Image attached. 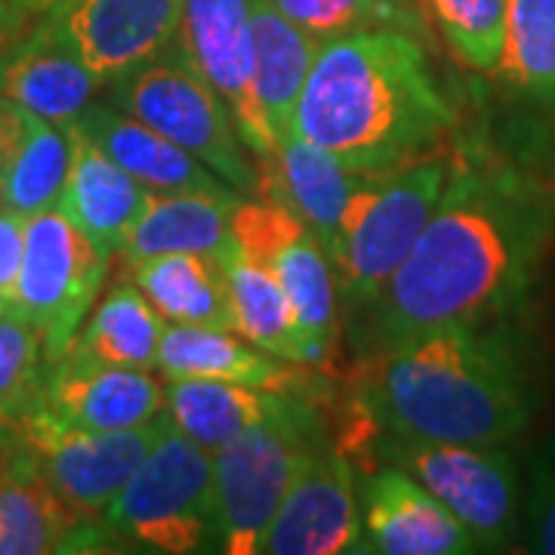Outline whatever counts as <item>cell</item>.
<instances>
[{"instance_id":"obj_3","label":"cell","mask_w":555,"mask_h":555,"mask_svg":"<svg viewBox=\"0 0 555 555\" xmlns=\"http://www.w3.org/2000/svg\"><path fill=\"white\" fill-rule=\"evenodd\" d=\"M358 411L389 438L503 444L528 426L531 392L500 334L448 324L364 361Z\"/></svg>"},{"instance_id":"obj_7","label":"cell","mask_w":555,"mask_h":555,"mask_svg":"<svg viewBox=\"0 0 555 555\" xmlns=\"http://www.w3.org/2000/svg\"><path fill=\"white\" fill-rule=\"evenodd\" d=\"M108 100L192 152L238 195L259 192L257 160H250L229 105L177 50L112 80Z\"/></svg>"},{"instance_id":"obj_35","label":"cell","mask_w":555,"mask_h":555,"mask_svg":"<svg viewBox=\"0 0 555 555\" xmlns=\"http://www.w3.org/2000/svg\"><path fill=\"white\" fill-rule=\"evenodd\" d=\"M22 254H25V219L0 207V315L16 309Z\"/></svg>"},{"instance_id":"obj_18","label":"cell","mask_w":555,"mask_h":555,"mask_svg":"<svg viewBox=\"0 0 555 555\" xmlns=\"http://www.w3.org/2000/svg\"><path fill=\"white\" fill-rule=\"evenodd\" d=\"M75 127H80L152 192H235L192 152H185L155 127L120 112L115 102H90L78 115Z\"/></svg>"},{"instance_id":"obj_37","label":"cell","mask_w":555,"mask_h":555,"mask_svg":"<svg viewBox=\"0 0 555 555\" xmlns=\"http://www.w3.org/2000/svg\"><path fill=\"white\" fill-rule=\"evenodd\" d=\"M20 426L22 411H13V408H3L0 404V454L20 444Z\"/></svg>"},{"instance_id":"obj_38","label":"cell","mask_w":555,"mask_h":555,"mask_svg":"<svg viewBox=\"0 0 555 555\" xmlns=\"http://www.w3.org/2000/svg\"><path fill=\"white\" fill-rule=\"evenodd\" d=\"M20 25L13 22L10 16V10H7V3H0V65L7 60V53L13 50V43L20 40Z\"/></svg>"},{"instance_id":"obj_6","label":"cell","mask_w":555,"mask_h":555,"mask_svg":"<svg viewBox=\"0 0 555 555\" xmlns=\"http://www.w3.org/2000/svg\"><path fill=\"white\" fill-rule=\"evenodd\" d=\"M102 521L152 553H201L207 540H217L214 451L182 436L173 420H167Z\"/></svg>"},{"instance_id":"obj_16","label":"cell","mask_w":555,"mask_h":555,"mask_svg":"<svg viewBox=\"0 0 555 555\" xmlns=\"http://www.w3.org/2000/svg\"><path fill=\"white\" fill-rule=\"evenodd\" d=\"M361 528L367 543L358 553L463 555L478 550L466 525L398 466L367 478L361 496Z\"/></svg>"},{"instance_id":"obj_29","label":"cell","mask_w":555,"mask_h":555,"mask_svg":"<svg viewBox=\"0 0 555 555\" xmlns=\"http://www.w3.org/2000/svg\"><path fill=\"white\" fill-rule=\"evenodd\" d=\"M164 331L167 318L145 299L137 284H115L87 318V324L78 327L65 352L152 371L158 367Z\"/></svg>"},{"instance_id":"obj_5","label":"cell","mask_w":555,"mask_h":555,"mask_svg":"<svg viewBox=\"0 0 555 555\" xmlns=\"http://www.w3.org/2000/svg\"><path fill=\"white\" fill-rule=\"evenodd\" d=\"M321 448V416L306 396L244 429L214 454L217 543L229 555L262 553V537L302 463Z\"/></svg>"},{"instance_id":"obj_19","label":"cell","mask_w":555,"mask_h":555,"mask_svg":"<svg viewBox=\"0 0 555 555\" xmlns=\"http://www.w3.org/2000/svg\"><path fill=\"white\" fill-rule=\"evenodd\" d=\"M100 80L43 22L13 43L0 65V100L53 124H75L93 102Z\"/></svg>"},{"instance_id":"obj_4","label":"cell","mask_w":555,"mask_h":555,"mask_svg":"<svg viewBox=\"0 0 555 555\" xmlns=\"http://www.w3.org/2000/svg\"><path fill=\"white\" fill-rule=\"evenodd\" d=\"M456 164L448 158H420L371 173L339 219L337 250L331 257L339 291L356 306H371L414 250L426 222L444 198Z\"/></svg>"},{"instance_id":"obj_34","label":"cell","mask_w":555,"mask_h":555,"mask_svg":"<svg viewBox=\"0 0 555 555\" xmlns=\"http://www.w3.org/2000/svg\"><path fill=\"white\" fill-rule=\"evenodd\" d=\"M528 534L534 553L555 555V456L537 463L534 491L528 500Z\"/></svg>"},{"instance_id":"obj_17","label":"cell","mask_w":555,"mask_h":555,"mask_svg":"<svg viewBox=\"0 0 555 555\" xmlns=\"http://www.w3.org/2000/svg\"><path fill=\"white\" fill-rule=\"evenodd\" d=\"M72 133V170L62 189L60 207L102 254L115 257L124 250L149 189L130 177L102 145L80 127L68 124Z\"/></svg>"},{"instance_id":"obj_25","label":"cell","mask_w":555,"mask_h":555,"mask_svg":"<svg viewBox=\"0 0 555 555\" xmlns=\"http://www.w3.org/2000/svg\"><path fill=\"white\" fill-rule=\"evenodd\" d=\"M75 525L78 516L50 488L22 441L0 454V555L62 553Z\"/></svg>"},{"instance_id":"obj_1","label":"cell","mask_w":555,"mask_h":555,"mask_svg":"<svg viewBox=\"0 0 555 555\" xmlns=\"http://www.w3.org/2000/svg\"><path fill=\"white\" fill-rule=\"evenodd\" d=\"M546 235V207L525 185L456 164L414 250L371 302L379 346L448 324L485 327L516 309Z\"/></svg>"},{"instance_id":"obj_2","label":"cell","mask_w":555,"mask_h":555,"mask_svg":"<svg viewBox=\"0 0 555 555\" xmlns=\"http://www.w3.org/2000/svg\"><path fill=\"white\" fill-rule=\"evenodd\" d=\"M454 108L408 31L374 28L318 47L294 133L361 173L420 160L451 133Z\"/></svg>"},{"instance_id":"obj_33","label":"cell","mask_w":555,"mask_h":555,"mask_svg":"<svg viewBox=\"0 0 555 555\" xmlns=\"http://www.w3.org/2000/svg\"><path fill=\"white\" fill-rule=\"evenodd\" d=\"M43 337L20 312L0 315V404L28 411L43 386Z\"/></svg>"},{"instance_id":"obj_10","label":"cell","mask_w":555,"mask_h":555,"mask_svg":"<svg viewBox=\"0 0 555 555\" xmlns=\"http://www.w3.org/2000/svg\"><path fill=\"white\" fill-rule=\"evenodd\" d=\"M383 454L454 513L478 550H503L516 528L518 478L500 444L386 438Z\"/></svg>"},{"instance_id":"obj_12","label":"cell","mask_w":555,"mask_h":555,"mask_svg":"<svg viewBox=\"0 0 555 555\" xmlns=\"http://www.w3.org/2000/svg\"><path fill=\"white\" fill-rule=\"evenodd\" d=\"M254 0H185L177 53L201 72L229 105L238 133L257 164L278 155V139L254 90Z\"/></svg>"},{"instance_id":"obj_21","label":"cell","mask_w":555,"mask_h":555,"mask_svg":"<svg viewBox=\"0 0 555 555\" xmlns=\"http://www.w3.org/2000/svg\"><path fill=\"white\" fill-rule=\"evenodd\" d=\"M238 192H152L139 210L124 257H160V254H219L232 238V214Z\"/></svg>"},{"instance_id":"obj_24","label":"cell","mask_w":555,"mask_h":555,"mask_svg":"<svg viewBox=\"0 0 555 555\" xmlns=\"http://www.w3.org/2000/svg\"><path fill=\"white\" fill-rule=\"evenodd\" d=\"M254 90L266 124L281 142L294 133V115L321 40L287 20L275 0H254Z\"/></svg>"},{"instance_id":"obj_22","label":"cell","mask_w":555,"mask_h":555,"mask_svg":"<svg viewBox=\"0 0 555 555\" xmlns=\"http://www.w3.org/2000/svg\"><path fill=\"white\" fill-rule=\"evenodd\" d=\"M158 371L167 379H229L272 392H297L299 374L281 358L254 346L235 331L167 324L160 339Z\"/></svg>"},{"instance_id":"obj_15","label":"cell","mask_w":555,"mask_h":555,"mask_svg":"<svg viewBox=\"0 0 555 555\" xmlns=\"http://www.w3.org/2000/svg\"><path fill=\"white\" fill-rule=\"evenodd\" d=\"M35 404L68 426L112 433L155 420L167 408V392L142 367L65 352L43 374Z\"/></svg>"},{"instance_id":"obj_30","label":"cell","mask_w":555,"mask_h":555,"mask_svg":"<svg viewBox=\"0 0 555 555\" xmlns=\"http://www.w3.org/2000/svg\"><path fill=\"white\" fill-rule=\"evenodd\" d=\"M494 75L521 100L555 108V0H506Z\"/></svg>"},{"instance_id":"obj_28","label":"cell","mask_w":555,"mask_h":555,"mask_svg":"<svg viewBox=\"0 0 555 555\" xmlns=\"http://www.w3.org/2000/svg\"><path fill=\"white\" fill-rule=\"evenodd\" d=\"M16 108V133L0 170V207L22 219L53 210L72 170L68 127Z\"/></svg>"},{"instance_id":"obj_26","label":"cell","mask_w":555,"mask_h":555,"mask_svg":"<svg viewBox=\"0 0 555 555\" xmlns=\"http://www.w3.org/2000/svg\"><path fill=\"white\" fill-rule=\"evenodd\" d=\"M167 416L182 436L217 454L244 429L275 416L299 392H272L229 379H170Z\"/></svg>"},{"instance_id":"obj_31","label":"cell","mask_w":555,"mask_h":555,"mask_svg":"<svg viewBox=\"0 0 555 555\" xmlns=\"http://www.w3.org/2000/svg\"><path fill=\"white\" fill-rule=\"evenodd\" d=\"M438 28L454 60L473 72L494 75L503 53L506 0H416Z\"/></svg>"},{"instance_id":"obj_9","label":"cell","mask_w":555,"mask_h":555,"mask_svg":"<svg viewBox=\"0 0 555 555\" xmlns=\"http://www.w3.org/2000/svg\"><path fill=\"white\" fill-rule=\"evenodd\" d=\"M108 259L60 207L25 219V254L13 312L38 327L50 364L65 356L80 321L96 302Z\"/></svg>"},{"instance_id":"obj_20","label":"cell","mask_w":555,"mask_h":555,"mask_svg":"<svg viewBox=\"0 0 555 555\" xmlns=\"http://www.w3.org/2000/svg\"><path fill=\"white\" fill-rule=\"evenodd\" d=\"M257 170L269 173V192H259V195L284 201L309 225V232L324 247L327 259L334 257L339 219L371 173L346 167L331 152L318 149L297 133H291L281 142L275 160L257 164Z\"/></svg>"},{"instance_id":"obj_36","label":"cell","mask_w":555,"mask_h":555,"mask_svg":"<svg viewBox=\"0 0 555 555\" xmlns=\"http://www.w3.org/2000/svg\"><path fill=\"white\" fill-rule=\"evenodd\" d=\"M62 0H7V10H10V16L13 22L25 28L28 22L40 20V16H47L53 7H60Z\"/></svg>"},{"instance_id":"obj_27","label":"cell","mask_w":555,"mask_h":555,"mask_svg":"<svg viewBox=\"0 0 555 555\" xmlns=\"http://www.w3.org/2000/svg\"><path fill=\"white\" fill-rule=\"evenodd\" d=\"M229 278V297H232V315H235V334L250 339L254 346L272 352L281 361L294 364H318L315 349L306 343L299 331L297 312L278 278L250 257H244L238 244H229L219 250Z\"/></svg>"},{"instance_id":"obj_14","label":"cell","mask_w":555,"mask_h":555,"mask_svg":"<svg viewBox=\"0 0 555 555\" xmlns=\"http://www.w3.org/2000/svg\"><path fill=\"white\" fill-rule=\"evenodd\" d=\"M356 543H361L356 473L339 451L321 444L302 463L297 481L281 500L262 537V553L337 555L356 553Z\"/></svg>"},{"instance_id":"obj_23","label":"cell","mask_w":555,"mask_h":555,"mask_svg":"<svg viewBox=\"0 0 555 555\" xmlns=\"http://www.w3.org/2000/svg\"><path fill=\"white\" fill-rule=\"evenodd\" d=\"M130 281L170 324L235 331L229 278L219 254H160L127 262Z\"/></svg>"},{"instance_id":"obj_40","label":"cell","mask_w":555,"mask_h":555,"mask_svg":"<svg viewBox=\"0 0 555 555\" xmlns=\"http://www.w3.org/2000/svg\"><path fill=\"white\" fill-rule=\"evenodd\" d=\"M3 454H7V451H3Z\"/></svg>"},{"instance_id":"obj_39","label":"cell","mask_w":555,"mask_h":555,"mask_svg":"<svg viewBox=\"0 0 555 555\" xmlns=\"http://www.w3.org/2000/svg\"><path fill=\"white\" fill-rule=\"evenodd\" d=\"M0 3H7V0H0Z\"/></svg>"},{"instance_id":"obj_11","label":"cell","mask_w":555,"mask_h":555,"mask_svg":"<svg viewBox=\"0 0 555 555\" xmlns=\"http://www.w3.org/2000/svg\"><path fill=\"white\" fill-rule=\"evenodd\" d=\"M232 241L244 257L266 266L297 312L299 331L318 361L337 337V275L309 225L284 201L257 195L238 201L232 214Z\"/></svg>"},{"instance_id":"obj_8","label":"cell","mask_w":555,"mask_h":555,"mask_svg":"<svg viewBox=\"0 0 555 555\" xmlns=\"http://www.w3.org/2000/svg\"><path fill=\"white\" fill-rule=\"evenodd\" d=\"M167 414L133 429H78L31 404L22 414L20 441L35 454L40 473L78 521H102L139 463L167 426Z\"/></svg>"},{"instance_id":"obj_32","label":"cell","mask_w":555,"mask_h":555,"mask_svg":"<svg viewBox=\"0 0 555 555\" xmlns=\"http://www.w3.org/2000/svg\"><path fill=\"white\" fill-rule=\"evenodd\" d=\"M275 7L321 43L374 28L423 31L414 0H275Z\"/></svg>"},{"instance_id":"obj_13","label":"cell","mask_w":555,"mask_h":555,"mask_svg":"<svg viewBox=\"0 0 555 555\" xmlns=\"http://www.w3.org/2000/svg\"><path fill=\"white\" fill-rule=\"evenodd\" d=\"M185 0H62L40 22L100 83L164 56L177 40Z\"/></svg>"}]
</instances>
